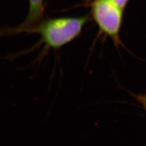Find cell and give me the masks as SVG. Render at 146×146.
<instances>
[{
    "label": "cell",
    "mask_w": 146,
    "mask_h": 146,
    "mask_svg": "<svg viewBox=\"0 0 146 146\" xmlns=\"http://www.w3.org/2000/svg\"><path fill=\"white\" fill-rule=\"evenodd\" d=\"M86 21V17L56 18L44 21L26 31L40 34L46 48L57 49L77 38Z\"/></svg>",
    "instance_id": "1"
},
{
    "label": "cell",
    "mask_w": 146,
    "mask_h": 146,
    "mask_svg": "<svg viewBox=\"0 0 146 146\" xmlns=\"http://www.w3.org/2000/svg\"><path fill=\"white\" fill-rule=\"evenodd\" d=\"M122 11L113 0H96L92 4L93 16L100 29L117 46L121 44L119 34Z\"/></svg>",
    "instance_id": "2"
},
{
    "label": "cell",
    "mask_w": 146,
    "mask_h": 146,
    "mask_svg": "<svg viewBox=\"0 0 146 146\" xmlns=\"http://www.w3.org/2000/svg\"><path fill=\"white\" fill-rule=\"evenodd\" d=\"M43 0H29L28 15L18 31H25L36 25L41 21L43 12Z\"/></svg>",
    "instance_id": "3"
},
{
    "label": "cell",
    "mask_w": 146,
    "mask_h": 146,
    "mask_svg": "<svg viewBox=\"0 0 146 146\" xmlns=\"http://www.w3.org/2000/svg\"><path fill=\"white\" fill-rule=\"evenodd\" d=\"M132 96L141 105L146 113V93H131Z\"/></svg>",
    "instance_id": "4"
},
{
    "label": "cell",
    "mask_w": 146,
    "mask_h": 146,
    "mask_svg": "<svg viewBox=\"0 0 146 146\" xmlns=\"http://www.w3.org/2000/svg\"><path fill=\"white\" fill-rule=\"evenodd\" d=\"M113 1L117 4V6L119 7L122 9V10H124L126 4L127 3L129 0H113Z\"/></svg>",
    "instance_id": "5"
},
{
    "label": "cell",
    "mask_w": 146,
    "mask_h": 146,
    "mask_svg": "<svg viewBox=\"0 0 146 146\" xmlns=\"http://www.w3.org/2000/svg\"><path fill=\"white\" fill-rule=\"evenodd\" d=\"M86 1H87V2H88V1H90V0H86Z\"/></svg>",
    "instance_id": "6"
}]
</instances>
